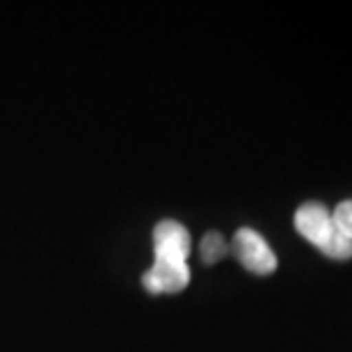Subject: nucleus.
<instances>
[{
	"mask_svg": "<svg viewBox=\"0 0 352 352\" xmlns=\"http://www.w3.org/2000/svg\"><path fill=\"white\" fill-rule=\"evenodd\" d=\"M295 229L305 236L314 248L334 261L352 258V241L336 227L332 213L318 201H309L295 210Z\"/></svg>",
	"mask_w": 352,
	"mask_h": 352,
	"instance_id": "f257e3e1",
	"label": "nucleus"
},
{
	"mask_svg": "<svg viewBox=\"0 0 352 352\" xmlns=\"http://www.w3.org/2000/svg\"><path fill=\"white\" fill-rule=\"evenodd\" d=\"M236 258L241 261L250 272L254 274H270L277 270V256L272 254L270 245L265 243L261 234H256L254 229H238L231 243Z\"/></svg>",
	"mask_w": 352,
	"mask_h": 352,
	"instance_id": "f03ea898",
	"label": "nucleus"
},
{
	"mask_svg": "<svg viewBox=\"0 0 352 352\" xmlns=\"http://www.w3.org/2000/svg\"><path fill=\"white\" fill-rule=\"evenodd\" d=\"M192 238L190 231L176 220H163L153 229V261L188 263Z\"/></svg>",
	"mask_w": 352,
	"mask_h": 352,
	"instance_id": "7ed1b4c3",
	"label": "nucleus"
},
{
	"mask_svg": "<svg viewBox=\"0 0 352 352\" xmlns=\"http://www.w3.org/2000/svg\"><path fill=\"white\" fill-rule=\"evenodd\" d=\"M142 284L149 293H179L190 284L188 263H163L153 261V265L142 274Z\"/></svg>",
	"mask_w": 352,
	"mask_h": 352,
	"instance_id": "20e7f679",
	"label": "nucleus"
},
{
	"mask_svg": "<svg viewBox=\"0 0 352 352\" xmlns=\"http://www.w3.org/2000/svg\"><path fill=\"white\" fill-rule=\"evenodd\" d=\"M227 252H229V245L222 238V234H217V231H208V234L201 238L199 254H201V261L206 265L222 261V258L227 256Z\"/></svg>",
	"mask_w": 352,
	"mask_h": 352,
	"instance_id": "39448f33",
	"label": "nucleus"
},
{
	"mask_svg": "<svg viewBox=\"0 0 352 352\" xmlns=\"http://www.w3.org/2000/svg\"><path fill=\"white\" fill-rule=\"evenodd\" d=\"M332 217H334L336 227L352 241V201H341L339 206L334 208Z\"/></svg>",
	"mask_w": 352,
	"mask_h": 352,
	"instance_id": "423d86ee",
	"label": "nucleus"
}]
</instances>
